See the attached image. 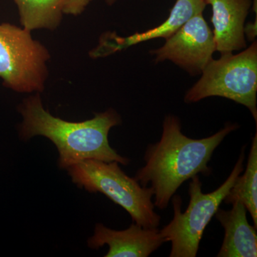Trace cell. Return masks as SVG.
<instances>
[{"instance_id":"1","label":"cell","mask_w":257,"mask_h":257,"mask_svg":"<svg viewBox=\"0 0 257 257\" xmlns=\"http://www.w3.org/2000/svg\"><path fill=\"white\" fill-rule=\"evenodd\" d=\"M237 128V124H227L214 135L197 140L182 133L178 117L167 115L160 141L147 147L145 165L137 172L135 178L143 187L151 184L155 207L167 209L184 182L199 173L210 175L212 170L208 165L214 150Z\"/></svg>"},{"instance_id":"2","label":"cell","mask_w":257,"mask_h":257,"mask_svg":"<svg viewBox=\"0 0 257 257\" xmlns=\"http://www.w3.org/2000/svg\"><path fill=\"white\" fill-rule=\"evenodd\" d=\"M18 111L23 118L19 130L20 138L28 141L35 136H43L51 140L58 150L60 169L67 170L85 160L130 164L128 158L117 154L109 144V130L121 123L114 109L97 113L87 121L72 122L52 116L44 107L40 93H37L24 99Z\"/></svg>"},{"instance_id":"3","label":"cell","mask_w":257,"mask_h":257,"mask_svg":"<svg viewBox=\"0 0 257 257\" xmlns=\"http://www.w3.org/2000/svg\"><path fill=\"white\" fill-rule=\"evenodd\" d=\"M244 150L243 146L232 172L215 191L204 194L202 192V184L199 176H194L191 179L189 188L190 200L185 212L182 213L181 209L182 198L178 195L172 197L173 219L160 230L166 242L172 243L170 257L197 256L204 229L243 171Z\"/></svg>"},{"instance_id":"4","label":"cell","mask_w":257,"mask_h":257,"mask_svg":"<svg viewBox=\"0 0 257 257\" xmlns=\"http://www.w3.org/2000/svg\"><path fill=\"white\" fill-rule=\"evenodd\" d=\"M118 162L81 161L67 169L72 182L89 192H100L119 204L133 222L144 228H158L161 217L152 202L153 191L143 187L120 169Z\"/></svg>"},{"instance_id":"5","label":"cell","mask_w":257,"mask_h":257,"mask_svg":"<svg viewBox=\"0 0 257 257\" xmlns=\"http://www.w3.org/2000/svg\"><path fill=\"white\" fill-rule=\"evenodd\" d=\"M202 77L187 91V103L221 96L246 106L257 122V42L243 52L221 54L203 69Z\"/></svg>"},{"instance_id":"6","label":"cell","mask_w":257,"mask_h":257,"mask_svg":"<svg viewBox=\"0 0 257 257\" xmlns=\"http://www.w3.org/2000/svg\"><path fill=\"white\" fill-rule=\"evenodd\" d=\"M50 52L25 28L0 24V78L20 93H40L48 77Z\"/></svg>"},{"instance_id":"7","label":"cell","mask_w":257,"mask_h":257,"mask_svg":"<svg viewBox=\"0 0 257 257\" xmlns=\"http://www.w3.org/2000/svg\"><path fill=\"white\" fill-rule=\"evenodd\" d=\"M216 52L214 35L202 13L188 21L169 38L165 45L150 52L156 62L172 61L192 76L202 74Z\"/></svg>"},{"instance_id":"8","label":"cell","mask_w":257,"mask_h":257,"mask_svg":"<svg viewBox=\"0 0 257 257\" xmlns=\"http://www.w3.org/2000/svg\"><path fill=\"white\" fill-rule=\"evenodd\" d=\"M207 6L205 0H177L170 16L163 23L151 30L126 37L106 32L100 37L99 44L90 52L92 58L112 55L137 44L157 38H169L189 19L203 13Z\"/></svg>"},{"instance_id":"9","label":"cell","mask_w":257,"mask_h":257,"mask_svg":"<svg viewBox=\"0 0 257 257\" xmlns=\"http://www.w3.org/2000/svg\"><path fill=\"white\" fill-rule=\"evenodd\" d=\"M165 242L158 228H144L134 223L128 229L116 231L97 224L87 245L97 249L107 244L106 257H147Z\"/></svg>"},{"instance_id":"10","label":"cell","mask_w":257,"mask_h":257,"mask_svg":"<svg viewBox=\"0 0 257 257\" xmlns=\"http://www.w3.org/2000/svg\"><path fill=\"white\" fill-rule=\"evenodd\" d=\"M212 10L211 22L216 51L221 54L246 48L244 23L251 0H205Z\"/></svg>"},{"instance_id":"11","label":"cell","mask_w":257,"mask_h":257,"mask_svg":"<svg viewBox=\"0 0 257 257\" xmlns=\"http://www.w3.org/2000/svg\"><path fill=\"white\" fill-rule=\"evenodd\" d=\"M229 211L219 209L216 219L224 229V238L218 257H256V228L248 224L246 209L239 200Z\"/></svg>"},{"instance_id":"12","label":"cell","mask_w":257,"mask_h":257,"mask_svg":"<svg viewBox=\"0 0 257 257\" xmlns=\"http://www.w3.org/2000/svg\"><path fill=\"white\" fill-rule=\"evenodd\" d=\"M20 23L28 31L60 26L64 14L62 0H14Z\"/></svg>"},{"instance_id":"13","label":"cell","mask_w":257,"mask_h":257,"mask_svg":"<svg viewBox=\"0 0 257 257\" xmlns=\"http://www.w3.org/2000/svg\"><path fill=\"white\" fill-rule=\"evenodd\" d=\"M239 200L249 211L254 227L257 228V133L252 139L246 170L239 176L224 198L226 204Z\"/></svg>"},{"instance_id":"14","label":"cell","mask_w":257,"mask_h":257,"mask_svg":"<svg viewBox=\"0 0 257 257\" xmlns=\"http://www.w3.org/2000/svg\"><path fill=\"white\" fill-rule=\"evenodd\" d=\"M92 0H62L64 14L81 15Z\"/></svg>"},{"instance_id":"15","label":"cell","mask_w":257,"mask_h":257,"mask_svg":"<svg viewBox=\"0 0 257 257\" xmlns=\"http://www.w3.org/2000/svg\"><path fill=\"white\" fill-rule=\"evenodd\" d=\"M244 34L250 40H254L256 36V20L255 23H249L244 27Z\"/></svg>"},{"instance_id":"16","label":"cell","mask_w":257,"mask_h":257,"mask_svg":"<svg viewBox=\"0 0 257 257\" xmlns=\"http://www.w3.org/2000/svg\"><path fill=\"white\" fill-rule=\"evenodd\" d=\"M116 0H106V4L109 5V6H111V5L114 4V3H116Z\"/></svg>"}]
</instances>
